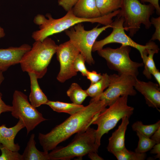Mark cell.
I'll return each mask as SVG.
<instances>
[{"mask_svg": "<svg viewBox=\"0 0 160 160\" xmlns=\"http://www.w3.org/2000/svg\"><path fill=\"white\" fill-rule=\"evenodd\" d=\"M89 158L92 160H103L104 159L98 155L97 152H92L88 154Z\"/></svg>", "mask_w": 160, "mask_h": 160, "instance_id": "obj_37", "label": "cell"}, {"mask_svg": "<svg viewBox=\"0 0 160 160\" xmlns=\"http://www.w3.org/2000/svg\"><path fill=\"white\" fill-rule=\"evenodd\" d=\"M109 83V75L106 73H103L102 78L100 80L95 83L91 84L89 88L86 90L88 96L92 98L98 97L108 87Z\"/></svg>", "mask_w": 160, "mask_h": 160, "instance_id": "obj_22", "label": "cell"}, {"mask_svg": "<svg viewBox=\"0 0 160 160\" xmlns=\"http://www.w3.org/2000/svg\"><path fill=\"white\" fill-rule=\"evenodd\" d=\"M5 34L4 30L0 26V39L4 37Z\"/></svg>", "mask_w": 160, "mask_h": 160, "instance_id": "obj_39", "label": "cell"}, {"mask_svg": "<svg viewBox=\"0 0 160 160\" xmlns=\"http://www.w3.org/2000/svg\"><path fill=\"white\" fill-rule=\"evenodd\" d=\"M129 118L124 117L118 128L113 132L109 139L107 147L108 152L113 154L123 150L125 148V136L127 126L129 123Z\"/></svg>", "mask_w": 160, "mask_h": 160, "instance_id": "obj_16", "label": "cell"}, {"mask_svg": "<svg viewBox=\"0 0 160 160\" xmlns=\"http://www.w3.org/2000/svg\"><path fill=\"white\" fill-rule=\"evenodd\" d=\"M150 21L155 28V31L152 35L150 41L158 40L160 41V17H152Z\"/></svg>", "mask_w": 160, "mask_h": 160, "instance_id": "obj_30", "label": "cell"}, {"mask_svg": "<svg viewBox=\"0 0 160 160\" xmlns=\"http://www.w3.org/2000/svg\"><path fill=\"white\" fill-rule=\"evenodd\" d=\"M120 11L118 16L124 20L125 30L129 32V37H133L140 29L142 24L146 28L151 24L150 19L154 12L155 8L151 4H145L139 0H121Z\"/></svg>", "mask_w": 160, "mask_h": 160, "instance_id": "obj_5", "label": "cell"}, {"mask_svg": "<svg viewBox=\"0 0 160 160\" xmlns=\"http://www.w3.org/2000/svg\"><path fill=\"white\" fill-rule=\"evenodd\" d=\"M106 106L103 100L91 99L88 105L70 115L49 132L46 134L39 133L38 139L44 151L48 152L52 150L72 135L86 129Z\"/></svg>", "mask_w": 160, "mask_h": 160, "instance_id": "obj_1", "label": "cell"}, {"mask_svg": "<svg viewBox=\"0 0 160 160\" xmlns=\"http://www.w3.org/2000/svg\"><path fill=\"white\" fill-rule=\"evenodd\" d=\"M1 154L0 160H22V155L18 151H13L8 149L0 143Z\"/></svg>", "mask_w": 160, "mask_h": 160, "instance_id": "obj_28", "label": "cell"}, {"mask_svg": "<svg viewBox=\"0 0 160 160\" xmlns=\"http://www.w3.org/2000/svg\"><path fill=\"white\" fill-rule=\"evenodd\" d=\"M131 50L129 46L121 45L116 49L103 48L97 52L100 56L105 59L111 69L117 71L119 74L129 75L137 78L138 69L143 66V64L131 60L129 55Z\"/></svg>", "mask_w": 160, "mask_h": 160, "instance_id": "obj_8", "label": "cell"}, {"mask_svg": "<svg viewBox=\"0 0 160 160\" xmlns=\"http://www.w3.org/2000/svg\"><path fill=\"white\" fill-rule=\"evenodd\" d=\"M140 1L143 4L145 2L149 3L154 7L157 14L160 15V7L159 4V0H141Z\"/></svg>", "mask_w": 160, "mask_h": 160, "instance_id": "obj_34", "label": "cell"}, {"mask_svg": "<svg viewBox=\"0 0 160 160\" xmlns=\"http://www.w3.org/2000/svg\"><path fill=\"white\" fill-rule=\"evenodd\" d=\"M2 96L0 95V115L2 113L11 112L12 110V106L7 105L2 100Z\"/></svg>", "mask_w": 160, "mask_h": 160, "instance_id": "obj_33", "label": "cell"}, {"mask_svg": "<svg viewBox=\"0 0 160 160\" xmlns=\"http://www.w3.org/2000/svg\"><path fill=\"white\" fill-rule=\"evenodd\" d=\"M151 154H156L155 156L156 159H160V143H156L151 150Z\"/></svg>", "mask_w": 160, "mask_h": 160, "instance_id": "obj_35", "label": "cell"}, {"mask_svg": "<svg viewBox=\"0 0 160 160\" xmlns=\"http://www.w3.org/2000/svg\"><path fill=\"white\" fill-rule=\"evenodd\" d=\"M127 95L119 97L108 108L100 113L92 123L97 126L96 130L95 146L97 149L100 145L102 137L116 125L118 121L124 117L129 118L134 108L127 105Z\"/></svg>", "mask_w": 160, "mask_h": 160, "instance_id": "obj_6", "label": "cell"}, {"mask_svg": "<svg viewBox=\"0 0 160 160\" xmlns=\"http://www.w3.org/2000/svg\"><path fill=\"white\" fill-rule=\"evenodd\" d=\"M72 103L81 105L86 98L88 96L86 90H83L76 83H72L66 92Z\"/></svg>", "mask_w": 160, "mask_h": 160, "instance_id": "obj_23", "label": "cell"}, {"mask_svg": "<svg viewBox=\"0 0 160 160\" xmlns=\"http://www.w3.org/2000/svg\"><path fill=\"white\" fill-rule=\"evenodd\" d=\"M17 124L13 127H7L3 124L0 126V143L11 151H18L20 147L14 142L15 138L18 133L25 127L22 120L20 119Z\"/></svg>", "mask_w": 160, "mask_h": 160, "instance_id": "obj_15", "label": "cell"}, {"mask_svg": "<svg viewBox=\"0 0 160 160\" xmlns=\"http://www.w3.org/2000/svg\"><path fill=\"white\" fill-rule=\"evenodd\" d=\"M117 16L116 18L111 24V28L113 29L112 32L104 39L96 41L93 46L92 52L97 51L102 49L107 44L116 43L121 44V45L134 47L139 51L141 55L145 49L151 46L153 41H150L145 45L136 43L125 33L123 26L124 18L122 17Z\"/></svg>", "mask_w": 160, "mask_h": 160, "instance_id": "obj_11", "label": "cell"}, {"mask_svg": "<svg viewBox=\"0 0 160 160\" xmlns=\"http://www.w3.org/2000/svg\"><path fill=\"white\" fill-rule=\"evenodd\" d=\"M85 59L80 53L76 57L73 63V68L77 73L80 72L82 75L86 76L88 70L87 69L85 65Z\"/></svg>", "mask_w": 160, "mask_h": 160, "instance_id": "obj_29", "label": "cell"}, {"mask_svg": "<svg viewBox=\"0 0 160 160\" xmlns=\"http://www.w3.org/2000/svg\"><path fill=\"white\" fill-rule=\"evenodd\" d=\"M113 154L118 160H144L146 157L145 153L132 151L128 150L126 147Z\"/></svg>", "mask_w": 160, "mask_h": 160, "instance_id": "obj_26", "label": "cell"}, {"mask_svg": "<svg viewBox=\"0 0 160 160\" xmlns=\"http://www.w3.org/2000/svg\"><path fill=\"white\" fill-rule=\"evenodd\" d=\"M96 130L89 127L78 132L72 141L65 147H57L49 153L50 160H69L82 158L92 152H97L95 146Z\"/></svg>", "mask_w": 160, "mask_h": 160, "instance_id": "obj_4", "label": "cell"}, {"mask_svg": "<svg viewBox=\"0 0 160 160\" xmlns=\"http://www.w3.org/2000/svg\"><path fill=\"white\" fill-rule=\"evenodd\" d=\"M28 74L31 84V92L29 97L30 103L36 108L42 105H46L48 100L40 88L38 79L33 73Z\"/></svg>", "mask_w": 160, "mask_h": 160, "instance_id": "obj_18", "label": "cell"}, {"mask_svg": "<svg viewBox=\"0 0 160 160\" xmlns=\"http://www.w3.org/2000/svg\"><path fill=\"white\" fill-rule=\"evenodd\" d=\"M57 47L55 41L49 37L42 41H35L20 61L22 71L35 74L38 79L43 78Z\"/></svg>", "mask_w": 160, "mask_h": 160, "instance_id": "obj_3", "label": "cell"}, {"mask_svg": "<svg viewBox=\"0 0 160 160\" xmlns=\"http://www.w3.org/2000/svg\"><path fill=\"white\" fill-rule=\"evenodd\" d=\"M139 0V1H140L141 0Z\"/></svg>", "mask_w": 160, "mask_h": 160, "instance_id": "obj_41", "label": "cell"}, {"mask_svg": "<svg viewBox=\"0 0 160 160\" xmlns=\"http://www.w3.org/2000/svg\"><path fill=\"white\" fill-rule=\"evenodd\" d=\"M151 137V139L155 141L156 143H160V127L158 128Z\"/></svg>", "mask_w": 160, "mask_h": 160, "instance_id": "obj_36", "label": "cell"}, {"mask_svg": "<svg viewBox=\"0 0 160 160\" xmlns=\"http://www.w3.org/2000/svg\"><path fill=\"white\" fill-rule=\"evenodd\" d=\"M80 53L70 40L58 45L56 53L60 64V71L57 77L59 82L64 83L77 75V73L73 68V63Z\"/></svg>", "mask_w": 160, "mask_h": 160, "instance_id": "obj_12", "label": "cell"}, {"mask_svg": "<svg viewBox=\"0 0 160 160\" xmlns=\"http://www.w3.org/2000/svg\"><path fill=\"white\" fill-rule=\"evenodd\" d=\"M97 8L101 15L104 16L120 8L121 0H95Z\"/></svg>", "mask_w": 160, "mask_h": 160, "instance_id": "obj_24", "label": "cell"}, {"mask_svg": "<svg viewBox=\"0 0 160 160\" xmlns=\"http://www.w3.org/2000/svg\"><path fill=\"white\" fill-rule=\"evenodd\" d=\"M35 135L32 134L22 155V160H50L48 152H42L36 147Z\"/></svg>", "mask_w": 160, "mask_h": 160, "instance_id": "obj_20", "label": "cell"}, {"mask_svg": "<svg viewBox=\"0 0 160 160\" xmlns=\"http://www.w3.org/2000/svg\"><path fill=\"white\" fill-rule=\"evenodd\" d=\"M71 9L74 14L79 18L92 19L102 16L95 0H79Z\"/></svg>", "mask_w": 160, "mask_h": 160, "instance_id": "obj_17", "label": "cell"}, {"mask_svg": "<svg viewBox=\"0 0 160 160\" xmlns=\"http://www.w3.org/2000/svg\"><path fill=\"white\" fill-rule=\"evenodd\" d=\"M12 106V116L22 120L26 129L27 135L40 123L47 120L29 103L27 95L21 91L17 90L14 91Z\"/></svg>", "mask_w": 160, "mask_h": 160, "instance_id": "obj_9", "label": "cell"}, {"mask_svg": "<svg viewBox=\"0 0 160 160\" xmlns=\"http://www.w3.org/2000/svg\"><path fill=\"white\" fill-rule=\"evenodd\" d=\"M3 72L2 71H0V85L4 81V78L3 74ZM0 95H2V94L0 92Z\"/></svg>", "mask_w": 160, "mask_h": 160, "instance_id": "obj_40", "label": "cell"}, {"mask_svg": "<svg viewBox=\"0 0 160 160\" xmlns=\"http://www.w3.org/2000/svg\"><path fill=\"white\" fill-rule=\"evenodd\" d=\"M133 131L139 132L144 135L150 138L156 130L160 127V121L150 125H144L140 121H137L132 126Z\"/></svg>", "mask_w": 160, "mask_h": 160, "instance_id": "obj_25", "label": "cell"}, {"mask_svg": "<svg viewBox=\"0 0 160 160\" xmlns=\"http://www.w3.org/2000/svg\"><path fill=\"white\" fill-rule=\"evenodd\" d=\"M98 25L89 30H86L82 23H78L64 31L70 41L78 49L89 65L95 63L92 55V48L97 39L111 24L98 28Z\"/></svg>", "mask_w": 160, "mask_h": 160, "instance_id": "obj_7", "label": "cell"}, {"mask_svg": "<svg viewBox=\"0 0 160 160\" xmlns=\"http://www.w3.org/2000/svg\"><path fill=\"white\" fill-rule=\"evenodd\" d=\"M109 84L107 89L98 97L92 99L103 100L106 106H109L121 96L136 94L134 85L137 77L114 74L109 75Z\"/></svg>", "mask_w": 160, "mask_h": 160, "instance_id": "obj_10", "label": "cell"}, {"mask_svg": "<svg viewBox=\"0 0 160 160\" xmlns=\"http://www.w3.org/2000/svg\"><path fill=\"white\" fill-rule=\"evenodd\" d=\"M159 50L158 45L153 42L151 46L145 49L141 55L144 67L143 73L148 79H151L152 73L157 69L153 57Z\"/></svg>", "mask_w": 160, "mask_h": 160, "instance_id": "obj_19", "label": "cell"}, {"mask_svg": "<svg viewBox=\"0 0 160 160\" xmlns=\"http://www.w3.org/2000/svg\"><path fill=\"white\" fill-rule=\"evenodd\" d=\"M46 105L49 106L55 111L58 113H65L70 115H73L81 110L85 107L82 105H77L73 103H66L49 100Z\"/></svg>", "mask_w": 160, "mask_h": 160, "instance_id": "obj_21", "label": "cell"}, {"mask_svg": "<svg viewBox=\"0 0 160 160\" xmlns=\"http://www.w3.org/2000/svg\"><path fill=\"white\" fill-rule=\"evenodd\" d=\"M63 17L54 19L49 13L46 16L38 14L33 19V22L39 26V29L33 32L32 37L35 41H42L45 38L61 32L75 25L83 22L98 23L104 25L111 24L113 17L117 16L119 12L116 10L108 14L92 19L79 18L76 16L72 9L67 12Z\"/></svg>", "mask_w": 160, "mask_h": 160, "instance_id": "obj_2", "label": "cell"}, {"mask_svg": "<svg viewBox=\"0 0 160 160\" xmlns=\"http://www.w3.org/2000/svg\"><path fill=\"white\" fill-rule=\"evenodd\" d=\"M31 47L24 44L19 47L0 48V71H6L10 66L20 63L23 55Z\"/></svg>", "mask_w": 160, "mask_h": 160, "instance_id": "obj_13", "label": "cell"}, {"mask_svg": "<svg viewBox=\"0 0 160 160\" xmlns=\"http://www.w3.org/2000/svg\"><path fill=\"white\" fill-rule=\"evenodd\" d=\"M79 0H58V5L66 11L68 12L72 9Z\"/></svg>", "mask_w": 160, "mask_h": 160, "instance_id": "obj_31", "label": "cell"}, {"mask_svg": "<svg viewBox=\"0 0 160 160\" xmlns=\"http://www.w3.org/2000/svg\"><path fill=\"white\" fill-rule=\"evenodd\" d=\"M155 78L157 83L160 86V72L157 69L152 72L151 73Z\"/></svg>", "mask_w": 160, "mask_h": 160, "instance_id": "obj_38", "label": "cell"}, {"mask_svg": "<svg viewBox=\"0 0 160 160\" xmlns=\"http://www.w3.org/2000/svg\"><path fill=\"white\" fill-rule=\"evenodd\" d=\"M136 132L139 141L135 151L139 153H145L150 150L156 144L155 141L139 132Z\"/></svg>", "mask_w": 160, "mask_h": 160, "instance_id": "obj_27", "label": "cell"}, {"mask_svg": "<svg viewBox=\"0 0 160 160\" xmlns=\"http://www.w3.org/2000/svg\"><path fill=\"white\" fill-rule=\"evenodd\" d=\"M86 76L87 78L90 81L92 84L95 83L100 80L102 77V75L100 73H98L94 71H88Z\"/></svg>", "mask_w": 160, "mask_h": 160, "instance_id": "obj_32", "label": "cell"}, {"mask_svg": "<svg viewBox=\"0 0 160 160\" xmlns=\"http://www.w3.org/2000/svg\"><path fill=\"white\" fill-rule=\"evenodd\" d=\"M134 88L144 96L149 106L157 109L160 108V88L157 83L144 82L135 79Z\"/></svg>", "mask_w": 160, "mask_h": 160, "instance_id": "obj_14", "label": "cell"}]
</instances>
